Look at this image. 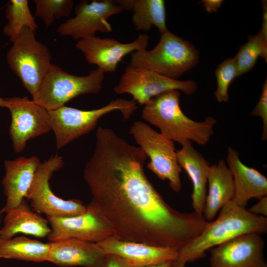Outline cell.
<instances>
[{"label":"cell","instance_id":"obj_16","mask_svg":"<svg viewBox=\"0 0 267 267\" xmlns=\"http://www.w3.org/2000/svg\"><path fill=\"white\" fill-rule=\"evenodd\" d=\"M105 254L118 255L130 267H141L175 261L178 250L150 245L140 242L124 241L114 236L97 243Z\"/></svg>","mask_w":267,"mask_h":267},{"label":"cell","instance_id":"obj_11","mask_svg":"<svg viewBox=\"0 0 267 267\" xmlns=\"http://www.w3.org/2000/svg\"><path fill=\"white\" fill-rule=\"evenodd\" d=\"M5 99L11 118L9 136L14 151L19 153L25 149L29 139L51 130L48 111L27 96Z\"/></svg>","mask_w":267,"mask_h":267},{"label":"cell","instance_id":"obj_8","mask_svg":"<svg viewBox=\"0 0 267 267\" xmlns=\"http://www.w3.org/2000/svg\"><path fill=\"white\" fill-rule=\"evenodd\" d=\"M129 132L149 157L147 168L160 179L168 180L171 188L179 192L182 188L181 168L174 142L142 121L134 122Z\"/></svg>","mask_w":267,"mask_h":267},{"label":"cell","instance_id":"obj_6","mask_svg":"<svg viewBox=\"0 0 267 267\" xmlns=\"http://www.w3.org/2000/svg\"><path fill=\"white\" fill-rule=\"evenodd\" d=\"M35 32L23 28L6 54L9 68L20 79L34 101L51 64L49 49L36 39Z\"/></svg>","mask_w":267,"mask_h":267},{"label":"cell","instance_id":"obj_13","mask_svg":"<svg viewBox=\"0 0 267 267\" xmlns=\"http://www.w3.org/2000/svg\"><path fill=\"white\" fill-rule=\"evenodd\" d=\"M86 211L69 217H46L51 232L50 242L75 239L98 243L114 236L110 224L100 213L89 203Z\"/></svg>","mask_w":267,"mask_h":267},{"label":"cell","instance_id":"obj_30","mask_svg":"<svg viewBox=\"0 0 267 267\" xmlns=\"http://www.w3.org/2000/svg\"><path fill=\"white\" fill-rule=\"evenodd\" d=\"M101 267H130L121 257L113 254H105Z\"/></svg>","mask_w":267,"mask_h":267},{"label":"cell","instance_id":"obj_29","mask_svg":"<svg viewBox=\"0 0 267 267\" xmlns=\"http://www.w3.org/2000/svg\"><path fill=\"white\" fill-rule=\"evenodd\" d=\"M253 116H259L263 121L262 139H267V81H265L260 99L256 106L251 113Z\"/></svg>","mask_w":267,"mask_h":267},{"label":"cell","instance_id":"obj_35","mask_svg":"<svg viewBox=\"0 0 267 267\" xmlns=\"http://www.w3.org/2000/svg\"><path fill=\"white\" fill-rule=\"evenodd\" d=\"M6 106V100L5 98H3L0 96V107H5Z\"/></svg>","mask_w":267,"mask_h":267},{"label":"cell","instance_id":"obj_4","mask_svg":"<svg viewBox=\"0 0 267 267\" xmlns=\"http://www.w3.org/2000/svg\"><path fill=\"white\" fill-rule=\"evenodd\" d=\"M199 59L198 50L192 44L168 31L161 35L158 43L151 50L133 52L129 65L178 80L193 68Z\"/></svg>","mask_w":267,"mask_h":267},{"label":"cell","instance_id":"obj_36","mask_svg":"<svg viewBox=\"0 0 267 267\" xmlns=\"http://www.w3.org/2000/svg\"><path fill=\"white\" fill-rule=\"evenodd\" d=\"M0 240H1V239H0Z\"/></svg>","mask_w":267,"mask_h":267},{"label":"cell","instance_id":"obj_19","mask_svg":"<svg viewBox=\"0 0 267 267\" xmlns=\"http://www.w3.org/2000/svg\"><path fill=\"white\" fill-rule=\"evenodd\" d=\"M226 164L234 181V195L232 201L245 207L252 198L260 199L267 195V178L256 169L244 164L238 152L228 148Z\"/></svg>","mask_w":267,"mask_h":267},{"label":"cell","instance_id":"obj_33","mask_svg":"<svg viewBox=\"0 0 267 267\" xmlns=\"http://www.w3.org/2000/svg\"><path fill=\"white\" fill-rule=\"evenodd\" d=\"M263 22L260 32L264 37L267 39V1L262 0Z\"/></svg>","mask_w":267,"mask_h":267},{"label":"cell","instance_id":"obj_5","mask_svg":"<svg viewBox=\"0 0 267 267\" xmlns=\"http://www.w3.org/2000/svg\"><path fill=\"white\" fill-rule=\"evenodd\" d=\"M137 108L134 100L117 98L101 108L93 110H83L64 105L49 110L51 129L55 134L57 149H60L90 132L104 115L113 111H119L127 120Z\"/></svg>","mask_w":267,"mask_h":267},{"label":"cell","instance_id":"obj_12","mask_svg":"<svg viewBox=\"0 0 267 267\" xmlns=\"http://www.w3.org/2000/svg\"><path fill=\"white\" fill-rule=\"evenodd\" d=\"M123 10L115 0H82L75 7V16L60 24L57 32L78 41L95 36L97 32H110L108 18Z\"/></svg>","mask_w":267,"mask_h":267},{"label":"cell","instance_id":"obj_27","mask_svg":"<svg viewBox=\"0 0 267 267\" xmlns=\"http://www.w3.org/2000/svg\"><path fill=\"white\" fill-rule=\"evenodd\" d=\"M36 4L35 16L41 19L46 28L56 19L69 17L73 9L72 0H34Z\"/></svg>","mask_w":267,"mask_h":267},{"label":"cell","instance_id":"obj_21","mask_svg":"<svg viewBox=\"0 0 267 267\" xmlns=\"http://www.w3.org/2000/svg\"><path fill=\"white\" fill-rule=\"evenodd\" d=\"M49 224L47 219L34 212L24 199L5 213L3 226L0 229V238L8 239L19 233L40 238L47 237L51 232Z\"/></svg>","mask_w":267,"mask_h":267},{"label":"cell","instance_id":"obj_23","mask_svg":"<svg viewBox=\"0 0 267 267\" xmlns=\"http://www.w3.org/2000/svg\"><path fill=\"white\" fill-rule=\"evenodd\" d=\"M123 10L133 12L132 22L139 31H148L156 26L161 35L168 31L165 3L163 0H115Z\"/></svg>","mask_w":267,"mask_h":267},{"label":"cell","instance_id":"obj_15","mask_svg":"<svg viewBox=\"0 0 267 267\" xmlns=\"http://www.w3.org/2000/svg\"><path fill=\"white\" fill-rule=\"evenodd\" d=\"M149 39L147 35L140 34L132 42L124 44L114 38L93 36L78 40L75 46L88 63L97 65L105 73L114 72L125 55L134 51L146 49Z\"/></svg>","mask_w":267,"mask_h":267},{"label":"cell","instance_id":"obj_22","mask_svg":"<svg viewBox=\"0 0 267 267\" xmlns=\"http://www.w3.org/2000/svg\"><path fill=\"white\" fill-rule=\"evenodd\" d=\"M208 193L203 215L207 222H212L218 212L234 195L232 174L226 163L220 160L211 165L208 177Z\"/></svg>","mask_w":267,"mask_h":267},{"label":"cell","instance_id":"obj_7","mask_svg":"<svg viewBox=\"0 0 267 267\" xmlns=\"http://www.w3.org/2000/svg\"><path fill=\"white\" fill-rule=\"evenodd\" d=\"M104 74L97 67L87 76H79L51 63L34 101L49 111L65 105L80 95L97 93L101 89Z\"/></svg>","mask_w":267,"mask_h":267},{"label":"cell","instance_id":"obj_32","mask_svg":"<svg viewBox=\"0 0 267 267\" xmlns=\"http://www.w3.org/2000/svg\"><path fill=\"white\" fill-rule=\"evenodd\" d=\"M223 2L222 0H203L201 1L205 10L209 13L217 12Z\"/></svg>","mask_w":267,"mask_h":267},{"label":"cell","instance_id":"obj_1","mask_svg":"<svg viewBox=\"0 0 267 267\" xmlns=\"http://www.w3.org/2000/svg\"><path fill=\"white\" fill-rule=\"evenodd\" d=\"M94 152L84 178L94 207L118 239L179 251L209 223L203 215L181 213L170 206L147 178V157L112 129L99 127Z\"/></svg>","mask_w":267,"mask_h":267},{"label":"cell","instance_id":"obj_14","mask_svg":"<svg viewBox=\"0 0 267 267\" xmlns=\"http://www.w3.org/2000/svg\"><path fill=\"white\" fill-rule=\"evenodd\" d=\"M264 246L260 234L240 235L208 250L211 267H267Z\"/></svg>","mask_w":267,"mask_h":267},{"label":"cell","instance_id":"obj_31","mask_svg":"<svg viewBox=\"0 0 267 267\" xmlns=\"http://www.w3.org/2000/svg\"><path fill=\"white\" fill-rule=\"evenodd\" d=\"M259 199V201L248 210L254 214L266 217L267 216V197L265 196Z\"/></svg>","mask_w":267,"mask_h":267},{"label":"cell","instance_id":"obj_17","mask_svg":"<svg viewBox=\"0 0 267 267\" xmlns=\"http://www.w3.org/2000/svg\"><path fill=\"white\" fill-rule=\"evenodd\" d=\"M40 163L36 156H21L4 161L5 175L2 184L6 201L0 211L1 214L7 213L25 199Z\"/></svg>","mask_w":267,"mask_h":267},{"label":"cell","instance_id":"obj_2","mask_svg":"<svg viewBox=\"0 0 267 267\" xmlns=\"http://www.w3.org/2000/svg\"><path fill=\"white\" fill-rule=\"evenodd\" d=\"M267 232V217L254 214L231 200L221 209L216 220L209 222L201 234L178 251L172 267H184L187 263L205 257L206 251L240 235Z\"/></svg>","mask_w":267,"mask_h":267},{"label":"cell","instance_id":"obj_18","mask_svg":"<svg viewBox=\"0 0 267 267\" xmlns=\"http://www.w3.org/2000/svg\"><path fill=\"white\" fill-rule=\"evenodd\" d=\"M49 243L48 262L60 267H101L105 255L97 243L68 239Z\"/></svg>","mask_w":267,"mask_h":267},{"label":"cell","instance_id":"obj_26","mask_svg":"<svg viewBox=\"0 0 267 267\" xmlns=\"http://www.w3.org/2000/svg\"><path fill=\"white\" fill-rule=\"evenodd\" d=\"M259 56L267 61V39L260 31L250 36L245 44L240 46L234 57L237 68V77L250 71Z\"/></svg>","mask_w":267,"mask_h":267},{"label":"cell","instance_id":"obj_10","mask_svg":"<svg viewBox=\"0 0 267 267\" xmlns=\"http://www.w3.org/2000/svg\"><path fill=\"white\" fill-rule=\"evenodd\" d=\"M197 89V85L193 80L179 81L150 70L129 65L114 90L117 94H131L137 104L143 105L154 97L167 91L180 90L190 95Z\"/></svg>","mask_w":267,"mask_h":267},{"label":"cell","instance_id":"obj_24","mask_svg":"<svg viewBox=\"0 0 267 267\" xmlns=\"http://www.w3.org/2000/svg\"><path fill=\"white\" fill-rule=\"evenodd\" d=\"M50 243L21 236L0 241V258L40 263L48 261Z\"/></svg>","mask_w":267,"mask_h":267},{"label":"cell","instance_id":"obj_28","mask_svg":"<svg viewBox=\"0 0 267 267\" xmlns=\"http://www.w3.org/2000/svg\"><path fill=\"white\" fill-rule=\"evenodd\" d=\"M217 86L215 95L218 101H228V90L232 81L237 77V68L235 57L224 60L216 69Z\"/></svg>","mask_w":267,"mask_h":267},{"label":"cell","instance_id":"obj_9","mask_svg":"<svg viewBox=\"0 0 267 267\" xmlns=\"http://www.w3.org/2000/svg\"><path fill=\"white\" fill-rule=\"evenodd\" d=\"M64 164L62 157L58 155L41 163L38 168L25 199L30 200L33 209L46 217H69L86 211L87 206L78 199L64 200L54 194L49 184L53 174Z\"/></svg>","mask_w":267,"mask_h":267},{"label":"cell","instance_id":"obj_25","mask_svg":"<svg viewBox=\"0 0 267 267\" xmlns=\"http://www.w3.org/2000/svg\"><path fill=\"white\" fill-rule=\"evenodd\" d=\"M8 22L3 31L11 42L19 36L22 29L27 27L35 32L38 26L30 12L27 0H11L5 9Z\"/></svg>","mask_w":267,"mask_h":267},{"label":"cell","instance_id":"obj_3","mask_svg":"<svg viewBox=\"0 0 267 267\" xmlns=\"http://www.w3.org/2000/svg\"><path fill=\"white\" fill-rule=\"evenodd\" d=\"M180 95L178 90H171L154 97L144 105L143 119L158 128L165 137L181 145L190 141L206 145L214 134L216 119L209 116L197 122L189 118L180 107Z\"/></svg>","mask_w":267,"mask_h":267},{"label":"cell","instance_id":"obj_34","mask_svg":"<svg viewBox=\"0 0 267 267\" xmlns=\"http://www.w3.org/2000/svg\"><path fill=\"white\" fill-rule=\"evenodd\" d=\"M172 264L173 261H168L159 264L146 266L141 267H172Z\"/></svg>","mask_w":267,"mask_h":267},{"label":"cell","instance_id":"obj_20","mask_svg":"<svg viewBox=\"0 0 267 267\" xmlns=\"http://www.w3.org/2000/svg\"><path fill=\"white\" fill-rule=\"evenodd\" d=\"M177 155L179 165L187 173L192 183L191 199L194 212L203 215L211 165L190 141L181 145V148L177 150Z\"/></svg>","mask_w":267,"mask_h":267}]
</instances>
